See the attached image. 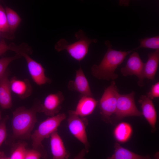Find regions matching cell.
<instances>
[{
	"label": "cell",
	"instance_id": "cell-28",
	"mask_svg": "<svg viewBox=\"0 0 159 159\" xmlns=\"http://www.w3.org/2000/svg\"><path fill=\"white\" fill-rule=\"evenodd\" d=\"M151 100L159 97V82H158L152 85L150 91L146 95Z\"/></svg>",
	"mask_w": 159,
	"mask_h": 159
},
{
	"label": "cell",
	"instance_id": "cell-17",
	"mask_svg": "<svg viewBox=\"0 0 159 159\" xmlns=\"http://www.w3.org/2000/svg\"><path fill=\"white\" fill-rule=\"evenodd\" d=\"M148 59L144 63L143 75L144 78L153 80L158 69L159 63V50L149 53Z\"/></svg>",
	"mask_w": 159,
	"mask_h": 159
},
{
	"label": "cell",
	"instance_id": "cell-27",
	"mask_svg": "<svg viewBox=\"0 0 159 159\" xmlns=\"http://www.w3.org/2000/svg\"><path fill=\"white\" fill-rule=\"evenodd\" d=\"M8 118L6 117L0 122V147L6 138L7 135L6 122Z\"/></svg>",
	"mask_w": 159,
	"mask_h": 159
},
{
	"label": "cell",
	"instance_id": "cell-24",
	"mask_svg": "<svg viewBox=\"0 0 159 159\" xmlns=\"http://www.w3.org/2000/svg\"><path fill=\"white\" fill-rule=\"evenodd\" d=\"M21 56L16 54L13 57H5L0 59V77L7 70V68L9 64L12 61L19 58Z\"/></svg>",
	"mask_w": 159,
	"mask_h": 159
},
{
	"label": "cell",
	"instance_id": "cell-13",
	"mask_svg": "<svg viewBox=\"0 0 159 159\" xmlns=\"http://www.w3.org/2000/svg\"><path fill=\"white\" fill-rule=\"evenodd\" d=\"M138 102L141 105L143 115L152 127V132H154L156 129L157 113L152 100L146 95H142Z\"/></svg>",
	"mask_w": 159,
	"mask_h": 159
},
{
	"label": "cell",
	"instance_id": "cell-7",
	"mask_svg": "<svg viewBox=\"0 0 159 159\" xmlns=\"http://www.w3.org/2000/svg\"><path fill=\"white\" fill-rule=\"evenodd\" d=\"M135 92L132 91L126 94H119L115 113L118 120L130 116L141 117L142 112L138 109L135 100Z\"/></svg>",
	"mask_w": 159,
	"mask_h": 159
},
{
	"label": "cell",
	"instance_id": "cell-32",
	"mask_svg": "<svg viewBox=\"0 0 159 159\" xmlns=\"http://www.w3.org/2000/svg\"><path fill=\"white\" fill-rule=\"evenodd\" d=\"M1 112L0 111V121L1 120Z\"/></svg>",
	"mask_w": 159,
	"mask_h": 159
},
{
	"label": "cell",
	"instance_id": "cell-31",
	"mask_svg": "<svg viewBox=\"0 0 159 159\" xmlns=\"http://www.w3.org/2000/svg\"><path fill=\"white\" fill-rule=\"evenodd\" d=\"M159 153H157L156 154V156H157L156 157H157V159H159Z\"/></svg>",
	"mask_w": 159,
	"mask_h": 159
},
{
	"label": "cell",
	"instance_id": "cell-22",
	"mask_svg": "<svg viewBox=\"0 0 159 159\" xmlns=\"http://www.w3.org/2000/svg\"><path fill=\"white\" fill-rule=\"evenodd\" d=\"M24 143H19L14 146L10 159H24L26 149Z\"/></svg>",
	"mask_w": 159,
	"mask_h": 159
},
{
	"label": "cell",
	"instance_id": "cell-30",
	"mask_svg": "<svg viewBox=\"0 0 159 159\" xmlns=\"http://www.w3.org/2000/svg\"><path fill=\"white\" fill-rule=\"evenodd\" d=\"M0 159H10V158L5 155L4 152L1 151L0 152Z\"/></svg>",
	"mask_w": 159,
	"mask_h": 159
},
{
	"label": "cell",
	"instance_id": "cell-1",
	"mask_svg": "<svg viewBox=\"0 0 159 159\" xmlns=\"http://www.w3.org/2000/svg\"><path fill=\"white\" fill-rule=\"evenodd\" d=\"M105 43L107 50L100 64L92 67L91 73L93 77L98 79L113 80L118 77V75L115 73L116 69L123 62L126 56L134 50L127 51H117L112 49V46L109 40Z\"/></svg>",
	"mask_w": 159,
	"mask_h": 159
},
{
	"label": "cell",
	"instance_id": "cell-8",
	"mask_svg": "<svg viewBox=\"0 0 159 159\" xmlns=\"http://www.w3.org/2000/svg\"><path fill=\"white\" fill-rule=\"evenodd\" d=\"M144 63L137 52H133L130 56L125 66L121 69L122 75L126 77L135 75L138 78V84L140 87L144 85L143 75Z\"/></svg>",
	"mask_w": 159,
	"mask_h": 159
},
{
	"label": "cell",
	"instance_id": "cell-2",
	"mask_svg": "<svg viewBox=\"0 0 159 159\" xmlns=\"http://www.w3.org/2000/svg\"><path fill=\"white\" fill-rule=\"evenodd\" d=\"M37 105L29 109L20 107L13 112L12 125L15 138L26 139L31 137V132L37 122Z\"/></svg>",
	"mask_w": 159,
	"mask_h": 159
},
{
	"label": "cell",
	"instance_id": "cell-26",
	"mask_svg": "<svg viewBox=\"0 0 159 159\" xmlns=\"http://www.w3.org/2000/svg\"><path fill=\"white\" fill-rule=\"evenodd\" d=\"M44 158L42 154L35 149H26L24 159H40L41 158Z\"/></svg>",
	"mask_w": 159,
	"mask_h": 159
},
{
	"label": "cell",
	"instance_id": "cell-18",
	"mask_svg": "<svg viewBox=\"0 0 159 159\" xmlns=\"http://www.w3.org/2000/svg\"><path fill=\"white\" fill-rule=\"evenodd\" d=\"M114 144V154L106 159H151L148 155L143 156L136 154L122 147L117 142Z\"/></svg>",
	"mask_w": 159,
	"mask_h": 159
},
{
	"label": "cell",
	"instance_id": "cell-4",
	"mask_svg": "<svg viewBox=\"0 0 159 159\" xmlns=\"http://www.w3.org/2000/svg\"><path fill=\"white\" fill-rule=\"evenodd\" d=\"M75 36L77 39L75 42L69 44L66 39H61L56 44L55 48L58 52L66 50L72 58L80 62L87 54L90 45L97 40L89 38L82 30L77 32Z\"/></svg>",
	"mask_w": 159,
	"mask_h": 159
},
{
	"label": "cell",
	"instance_id": "cell-14",
	"mask_svg": "<svg viewBox=\"0 0 159 159\" xmlns=\"http://www.w3.org/2000/svg\"><path fill=\"white\" fill-rule=\"evenodd\" d=\"M10 85L11 91L21 99L27 98L32 93V87L28 79L21 80L13 77L10 80Z\"/></svg>",
	"mask_w": 159,
	"mask_h": 159
},
{
	"label": "cell",
	"instance_id": "cell-9",
	"mask_svg": "<svg viewBox=\"0 0 159 159\" xmlns=\"http://www.w3.org/2000/svg\"><path fill=\"white\" fill-rule=\"evenodd\" d=\"M64 100L62 92L60 91L47 95L42 104L38 103L37 112H42L47 116H54L59 113L62 108L61 104Z\"/></svg>",
	"mask_w": 159,
	"mask_h": 159
},
{
	"label": "cell",
	"instance_id": "cell-19",
	"mask_svg": "<svg viewBox=\"0 0 159 159\" xmlns=\"http://www.w3.org/2000/svg\"><path fill=\"white\" fill-rule=\"evenodd\" d=\"M132 129L128 123L121 122L119 124L114 130V135L116 139L119 142L124 143L127 141L131 137Z\"/></svg>",
	"mask_w": 159,
	"mask_h": 159
},
{
	"label": "cell",
	"instance_id": "cell-20",
	"mask_svg": "<svg viewBox=\"0 0 159 159\" xmlns=\"http://www.w3.org/2000/svg\"><path fill=\"white\" fill-rule=\"evenodd\" d=\"M5 11L10 32L13 33L20 24L21 19L19 15L11 8L6 6Z\"/></svg>",
	"mask_w": 159,
	"mask_h": 159
},
{
	"label": "cell",
	"instance_id": "cell-29",
	"mask_svg": "<svg viewBox=\"0 0 159 159\" xmlns=\"http://www.w3.org/2000/svg\"><path fill=\"white\" fill-rule=\"evenodd\" d=\"M86 153V150L83 149L73 159H86L85 156Z\"/></svg>",
	"mask_w": 159,
	"mask_h": 159
},
{
	"label": "cell",
	"instance_id": "cell-10",
	"mask_svg": "<svg viewBox=\"0 0 159 159\" xmlns=\"http://www.w3.org/2000/svg\"><path fill=\"white\" fill-rule=\"evenodd\" d=\"M21 55L26 59L29 73L36 84L41 85L51 82V80L45 75V69L41 64L33 59L27 54L24 53Z\"/></svg>",
	"mask_w": 159,
	"mask_h": 159
},
{
	"label": "cell",
	"instance_id": "cell-11",
	"mask_svg": "<svg viewBox=\"0 0 159 159\" xmlns=\"http://www.w3.org/2000/svg\"><path fill=\"white\" fill-rule=\"evenodd\" d=\"M68 89L80 93L81 96L93 97L88 81L80 67L76 71L74 80H70L68 84Z\"/></svg>",
	"mask_w": 159,
	"mask_h": 159
},
{
	"label": "cell",
	"instance_id": "cell-33",
	"mask_svg": "<svg viewBox=\"0 0 159 159\" xmlns=\"http://www.w3.org/2000/svg\"></svg>",
	"mask_w": 159,
	"mask_h": 159
},
{
	"label": "cell",
	"instance_id": "cell-5",
	"mask_svg": "<svg viewBox=\"0 0 159 159\" xmlns=\"http://www.w3.org/2000/svg\"><path fill=\"white\" fill-rule=\"evenodd\" d=\"M119 94L115 83L113 80L105 90L99 101L100 113L104 121L109 122L110 116L115 113Z\"/></svg>",
	"mask_w": 159,
	"mask_h": 159
},
{
	"label": "cell",
	"instance_id": "cell-16",
	"mask_svg": "<svg viewBox=\"0 0 159 159\" xmlns=\"http://www.w3.org/2000/svg\"><path fill=\"white\" fill-rule=\"evenodd\" d=\"M98 103L92 97L81 96L74 112L79 116L85 117L92 114Z\"/></svg>",
	"mask_w": 159,
	"mask_h": 159
},
{
	"label": "cell",
	"instance_id": "cell-3",
	"mask_svg": "<svg viewBox=\"0 0 159 159\" xmlns=\"http://www.w3.org/2000/svg\"><path fill=\"white\" fill-rule=\"evenodd\" d=\"M66 117L64 113L58 114L50 117L39 124L38 128L31 135L32 145L33 149L40 151L45 158H47V153L42 145V142L45 138H48L55 131L62 122Z\"/></svg>",
	"mask_w": 159,
	"mask_h": 159
},
{
	"label": "cell",
	"instance_id": "cell-12",
	"mask_svg": "<svg viewBox=\"0 0 159 159\" xmlns=\"http://www.w3.org/2000/svg\"><path fill=\"white\" fill-rule=\"evenodd\" d=\"M7 70L0 77V105L3 109H9L12 105L11 90Z\"/></svg>",
	"mask_w": 159,
	"mask_h": 159
},
{
	"label": "cell",
	"instance_id": "cell-21",
	"mask_svg": "<svg viewBox=\"0 0 159 159\" xmlns=\"http://www.w3.org/2000/svg\"><path fill=\"white\" fill-rule=\"evenodd\" d=\"M139 46L135 50L140 48H147L159 50V36L151 37H147L140 40Z\"/></svg>",
	"mask_w": 159,
	"mask_h": 159
},
{
	"label": "cell",
	"instance_id": "cell-6",
	"mask_svg": "<svg viewBox=\"0 0 159 159\" xmlns=\"http://www.w3.org/2000/svg\"><path fill=\"white\" fill-rule=\"evenodd\" d=\"M68 112L67 122L69 130L71 133L84 145V149L87 153L90 147L86 130L88 124V120L85 117H81L77 115L74 110H69Z\"/></svg>",
	"mask_w": 159,
	"mask_h": 159
},
{
	"label": "cell",
	"instance_id": "cell-15",
	"mask_svg": "<svg viewBox=\"0 0 159 159\" xmlns=\"http://www.w3.org/2000/svg\"><path fill=\"white\" fill-rule=\"evenodd\" d=\"M50 145L52 159H68L69 153L66 149L63 140L57 131L50 136Z\"/></svg>",
	"mask_w": 159,
	"mask_h": 159
},
{
	"label": "cell",
	"instance_id": "cell-23",
	"mask_svg": "<svg viewBox=\"0 0 159 159\" xmlns=\"http://www.w3.org/2000/svg\"><path fill=\"white\" fill-rule=\"evenodd\" d=\"M9 50L14 52L16 54H20L22 51V47L21 45L17 46L14 44L8 45L4 39H2L0 42V56Z\"/></svg>",
	"mask_w": 159,
	"mask_h": 159
},
{
	"label": "cell",
	"instance_id": "cell-25",
	"mask_svg": "<svg viewBox=\"0 0 159 159\" xmlns=\"http://www.w3.org/2000/svg\"><path fill=\"white\" fill-rule=\"evenodd\" d=\"M0 32H10L5 10L0 4Z\"/></svg>",
	"mask_w": 159,
	"mask_h": 159
}]
</instances>
